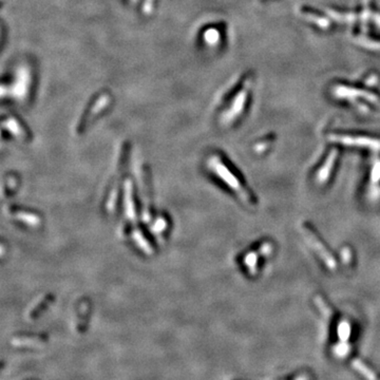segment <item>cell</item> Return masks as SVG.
<instances>
[{
    "label": "cell",
    "mask_w": 380,
    "mask_h": 380,
    "mask_svg": "<svg viewBox=\"0 0 380 380\" xmlns=\"http://www.w3.org/2000/svg\"><path fill=\"white\" fill-rule=\"evenodd\" d=\"M214 167H215L216 173L220 176L221 179H222L224 183H226L228 186L231 187L232 190H234L237 193V196L239 198H240L242 201L249 203V204H252L253 200L250 196V193L246 191V189H244L241 182L236 178L231 170L227 169V168L222 164V162L216 160V162H214Z\"/></svg>",
    "instance_id": "obj_1"
},
{
    "label": "cell",
    "mask_w": 380,
    "mask_h": 380,
    "mask_svg": "<svg viewBox=\"0 0 380 380\" xmlns=\"http://www.w3.org/2000/svg\"><path fill=\"white\" fill-rule=\"evenodd\" d=\"M336 140H339L342 144L348 145H356V146H362L368 147L373 150H379L380 149V142L379 140H373V139H367V138H352V137H336Z\"/></svg>",
    "instance_id": "obj_3"
},
{
    "label": "cell",
    "mask_w": 380,
    "mask_h": 380,
    "mask_svg": "<svg viewBox=\"0 0 380 380\" xmlns=\"http://www.w3.org/2000/svg\"><path fill=\"white\" fill-rule=\"evenodd\" d=\"M244 263L249 268V270L252 273L255 272V269H257V264H258V255L257 253H251L246 255V258L244 259Z\"/></svg>",
    "instance_id": "obj_6"
},
{
    "label": "cell",
    "mask_w": 380,
    "mask_h": 380,
    "mask_svg": "<svg viewBox=\"0 0 380 380\" xmlns=\"http://www.w3.org/2000/svg\"><path fill=\"white\" fill-rule=\"evenodd\" d=\"M379 182H380V161L376 160L373 163L372 171H371V186H370V191H369L371 197H372L374 194L375 188H377L379 191V186H378Z\"/></svg>",
    "instance_id": "obj_5"
},
{
    "label": "cell",
    "mask_w": 380,
    "mask_h": 380,
    "mask_svg": "<svg viewBox=\"0 0 380 380\" xmlns=\"http://www.w3.org/2000/svg\"><path fill=\"white\" fill-rule=\"evenodd\" d=\"M336 156H337V153H336L335 151H333L329 157L326 158L325 163L323 164V166L320 168V170L318 171L317 173V181L319 182L320 184L321 183H324L328 181L329 176L333 170V167H334V164H335V160H336Z\"/></svg>",
    "instance_id": "obj_4"
},
{
    "label": "cell",
    "mask_w": 380,
    "mask_h": 380,
    "mask_svg": "<svg viewBox=\"0 0 380 380\" xmlns=\"http://www.w3.org/2000/svg\"><path fill=\"white\" fill-rule=\"evenodd\" d=\"M303 234L306 238L307 243L311 245L314 252L318 255H319V258L323 261V263L326 265V266L331 269H335L336 268V262H335L334 257L331 254V253H329V251L325 249V246L323 245V243L319 240V239L317 238V236L309 231V229H307L306 227L303 228Z\"/></svg>",
    "instance_id": "obj_2"
}]
</instances>
